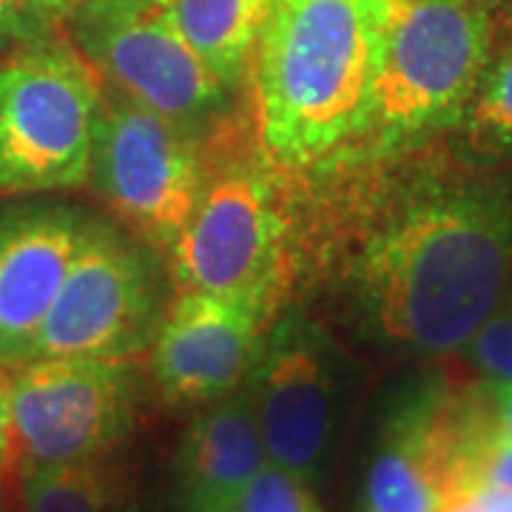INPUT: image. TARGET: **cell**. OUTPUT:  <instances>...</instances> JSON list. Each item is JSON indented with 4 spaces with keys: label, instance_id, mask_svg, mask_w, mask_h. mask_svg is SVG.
Returning a JSON list of instances; mask_svg holds the SVG:
<instances>
[{
    "label": "cell",
    "instance_id": "1",
    "mask_svg": "<svg viewBox=\"0 0 512 512\" xmlns=\"http://www.w3.org/2000/svg\"><path fill=\"white\" fill-rule=\"evenodd\" d=\"M510 268V194L487 180L427 183L370 234L356 291L384 339L439 356L495 311Z\"/></svg>",
    "mask_w": 512,
    "mask_h": 512
},
{
    "label": "cell",
    "instance_id": "2",
    "mask_svg": "<svg viewBox=\"0 0 512 512\" xmlns=\"http://www.w3.org/2000/svg\"><path fill=\"white\" fill-rule=\"evenodd\" d=\"M384 0H268L251 60L259 143L288 168L362 143Z\"/></svg>",
    "mask_w": 512,
    "mask_h": 512
},
{
    "label": "cell",
    "instance_id": "3",
    "mask_svg": "<svg viewBox=\"0 0 512 512\" xmlns=\"http://www.w3.org/2000/svg\"><path fill=\"white\" fill-rule=\"evenodd\" d=\"M490 12L478 0H384L362 143L393 151L461 123L493 57Z\"/></svg>",
    "mask_w": 512,
    "mask_h": 512
},
{
    "label": "cell",
    "instance_id": "4",
    "mask_svg": "<svg viewBox=\"0 0 512 512\" xmlns=\"http://www.w3.org/2000/svg\"><path fill=\"white\" fill-rule=\"evenodd\" d=\"M103 80L63 37L0 57V191L49 194L89 185Z\"/></svg>",
    "mask_w": 512,
    "mask_h": 512
},
{
    "label": "cell",
    "instance_id": "5",
    "mask_svg": "<svg viewBox=\"0 0 512 512\" xmlns=\"http://www.w3.org/2000/svg\"><path fill=\"white\" fill-rule=\"evenodd\" d=\"M63 20L69 43L117 97L185 131L220 114L231 94L185 43L168 0H83Z\"/></svg>",
    "mask_w": 512,
    "mask_h": 512
},
{
    "label": "cell",
    "instance_id": "6",
    "mask_svg": "<svg viewBox=\"0 0 512 512\" xmlns=\"http://www.w3.org/2000/svg\"><path fill=\"white\" fill-rule=\"evenodd\" d=\"M140 407L134 359H32L12 367L18 476L109 458Z\"/></svg>",
    "mask_w": 512,
    "mask_h": 512
},
{
    "label": "cell",
    "instance_id": "7",
    "mask_svg": "<svg viewBox=\"0 0 512 512\" xmlns=\"http://www.w3.org/2000/svg\"><path fill=\"white\" fill-rule=\"evenodd\" d=\"M163 313L157 259L117 228L92 220L32 359H134L154 345Z\"/></svg>",
    "mask_w": 512,
    "mask_h": 512
},
{
    "label": "cell",
    "instance_id": "8",
    "mask_svg": "<svg viewBox=\"0 0 512 512\" xmlns=\"http://www.w3.org/2000/svg\"><path fill=\"white\" fill-rule=\"evenodd\" d=\"M245 384L268 461L316 484L348 413V376L328 336L302 316H285L262 336Z\"/></svg>",
    "mask_w": 512,
    "mask_h": 512
},
{
    "label": "cell",
    "instance_id": "9",
    "mask_svg": "<svg viewBox=\"0 0 512 512\" xmlns=\"http://www.w3.org/2000/svg\"><path fill=\"white\" fill-rule=\"evenodd\" d=\"M89 183L134 231L171 251L200 205L208 171L194 131L120 97L100 106Z\"/></svg>",
    "mask_w": 512,
    "mask_h": 512
},
{
    "label": "cell",
    "instance_id": "10",
    "mask_svg": "<svg viewBox=\"0 0 512 512\" xmlns=\"http://www.w3.org/2000/svg\"><path fill=\"white\" fill-rule=\"evenodd\" d=\"M177 291L271 308L285 274V214L256 168L208 177L197 211L171 245Z\"/></svg>",
    "mask_w": 512,
    "mask_h": 512
},
{
    "label": "cell",
    "instance_id": "11",
    "mask_svg": "<svg viewBox=\"0 0 512 512\" xmlns=\"http://www.w3.org/2000/svg\"><path fill=\"white\" fill-rule=\"evenodd\" d=\"M268 311L200 291H177L151 345V370L174 407H205L248 382Z\"/></svg>",
    "mask_w": 512,
    "mask_h": 512
},
{
    "label": "cell",
    "instance_id": "12",
    "mask_svg": "<svg viewBox=\"0 0 512 512\" xmlns=\"http://www.w3.org/2000/svg\"><path fill=\"white\" fill-rule=\"evenodd\" d=\"M89 217L66 202L0 200V362L26 365Z\"/></svg>",
    "mask_w": 512,
    "mask_h": 512
},
{
    "label": "cell",
    "instance_id": "13",
    "mask_svg": "<svg viewBox=\"0 0 512 512\" xmlns=\"http://www.w3.org/2000/svg\"><path fill=\"white\" fill-rule=\"evenodd\" d=\"M464 399L421 387L384 419L362 481V512H439L458 490Z\"/></svg>",
    "mask_w": 512,
    "mask_h": 512
},
{
    "label": "cell",
    "instance_id": "14",
    "mask_svg": "<svg viewBox=\"0 0 512 512\" xmlns=\"http://www.w3.org/2000/svg\"><path fill=\"white\" fill-rule=\"evenodd\" d=\"M268 461L248 384L205 404L183 433L174 478L185 512H228Z\"/></svg>",
    "mask_w": 512,
    "mask_h": 512
},
{
    "label": "cell",
    "instance_id": "15",
    "mask_svg": "<svg viewBox=\"0 0 512 512\" xmlns=\"http://www.w3.org/2000/svg\"><path fill=\"white\" fill-rule=\"evenodd\" d=\"M174 23L228 92L251 74L268 0H168Z\"/></svg>",
    "mask_w": 512,
    "mask_h": 512
},
{
    "label": "cell",
    "instance_id": "16",
    "mask_svg": "<svg viewBox=\"0 0 512 512\" xmlns=\"http://www.w3.org/2000/svg\"><path fill=\"white\" fill-rule=\"evenodd\" d=\"M20 512H140L126 470L109 458L20 476Z\"/></svg>",
    "mask_w": 512,
    "mask_h": 512
},
{
    "label": "cell",
    "instance_id": "17",
    "mask_svg": "<svg viewBox=\"0 0 512 512\" xmlns=\"http://www.w3.org/2000/svg\"><path fill=\"white\" fill-rule=\"evenodd\" d=\"M461 123L470 146L512 157V40L490 57Z\"/></svg>",
    "mask_w": 512,
    "mask_h": 512
},
{
    "label": "cell",
    "instance_id": "18",
    "mask_svg": "<svg viewBox=\"0 0 512 512\" xmlns=\"http://www.w3.org/2000/svg\"><path fill=\"white\" fill-rule=\"evenodd\" d=\"M311 487L302 476L265 461L228 512H322Z\"/></svg>",
    "mask_w": 512,
    "mask_h": 512
},
{
    "label": "cell",
    "instance_id": "19",
    "mask_svg": "<svg viewBox=\"0 0 512 512\" xmlns=\"http://www.w3.org/2000/svg\"><path fill=\"white\" fill-rule=\"evenodd\" d=\"M464 353L484 382L512 384V299L495 305V311L467 339Z\"/></svg>",
    "mask_w": 512,
    "mask_h": 512
},
{
    "label": "cell",
    "instance_id": "20",
    "mask_svg": "<svg viewBox=\"0 0 512 512\" xmlns=\"http://www.w3.org/2000/svg\"><path fill=\"white\" fill-rule=\"evenodd\" d=\"M57 18L46 0H0V49H15L52 35Z\"/></svg>",
    "mask_w": 512,
    "mask_h": 512
},
{
    "label": "cell",
    "instance_id": "21",
    "mask_svg": "<svg viewBox=\"0 0 512 512\" xmlns=\"http://www.w3.org/2000/svg\"><path fill=\"white\" fill-rule=\"evenodd\" d=\"M15 470V444H12V367L0 362V484Z\"/></svg>",
    "mask_w": 512,
    "mask_h": 512
},
{
    "label": "cell",
    "instance_id": "22",
    "mask_svg": "<svg viewBox=\"0 0 512 512\" xmlns=\"http://www.w3.org/2000/svg\"><path fill=\"white\" fill-rule=\"evenodd\" d=\"M481 396H484V402L490 407L495 421L512 433V384L484 382L481 384Z\"/></svg>",
    "mask_w": 512,
    "mask_h": 512
},
{
    "label": "cell",
    "instance_id": "23",
    "mask_svg": "<svg viewBox=\"0 0 512 512\" xmlns=\"http://www.w3.org/2000/svg\"><path fill=\"white\" fill-rule=\"evenodd\" d=\"M77 3H83V0H46V6H49V12L57 18V23H63V18L72 12Z\"/></svg>",
    "mask_w": 512,
    "mask_h": 512
},
{
    "label": "cell",
    "instance_id": "24",
    "mask_svg": "<svg viewBox=\"0 0 512 512\" xmlns=\"http://www.w3.org/2000/svg\"><path fill=\"white\" fill-rule=\"evenodd\" d=\"M478 3H484L487 9H495V6H507L512 0H478Z\"/></svg>",
    "mask_w": 512,
    "mask_h": 512
},
{
    "label": "cell",
    "instance_id": "25",
    "mask_svg": "<svg viewBox=\"0 0 512 512\" xmlns=\"http://www.w3.org/2000/svg\"><path fill=\"white\" fill-rule=\"evenodd\" d=\"M0 512H6V510H3V498H0Z\"/></svg>",
    "mask_w": 512,
    "mask_h": 512
}]
</instances>
